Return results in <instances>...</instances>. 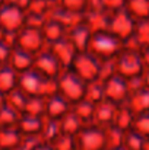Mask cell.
I'll return each mask as SVG.
<instances>
[{
  "instance_id": "603a6c76",
  "label": "cell",
  "mask_w": 149,
  "mask_h": 150,
  "mask_svg": "<svg viewBox=\"0 0 149 150\" xmlns=\"http://www.w3.org/2000/svg\"><path fill=\"white\" fill-rule=\"evenodd\" d=\"M60 125H61V131L72 134V136H78V133L82 130V127L85 125L83 121L70 109L61 120H60Z\"/></svg>"
},
{
  "instance_id": "f546056e",
  "label": "cell",
  "mask_w": 149,
  "mask_h": 150,
  "mask_svg": "<svg viewBox=\"0 0 149 150\" xmlns=\"http://www.w3.org/2000/svg\"><path fill=\"white\" fill-rule=\"evenodd\" d=\"M132 128H135L145 137H149V111H142L136 114Z\"/></svg>"
},
{
  "instance_id": "cb8c5ba5",
  "label": "cell",
  "mask_w": 149,
  "mask_h": 150,
  "mask_svg": "<svg viewBox=\"0 0 149 150\" xmlns=\"http://www.w3.org/2000/svg\"><path fill=\"white\" fill-rule=\"evenodd\" d=\"M61 125H60V120H54V118H47L46 117V121H44V127H43V131L40 134L41 140L51 144L60 134H61Z\"/></svg>"
},
{
  "instance_id": "d6986e66",
  "label": "cell",
  "mask_w": 149,
  "mask_h": 150,
  "mask_svg": "<svg viewBox=\"0 0 149 150\" xmlns=\"http://www.w3.org/2000/svg\"><path fill=\"white\" fill-rule=\"evenodd\" d=\"M95 106L97 103L83 98V99L72 103V111L83 121V124H92L94 117H95Z\"/></svg>"
},
{
  "instance_id": "30bf717a",
  "label": "cell",
  "mask_w": 149,
  "mask_h": 150,
  "mask_svg": "<svg viewBox=\"0 0 149 150\" xmlns=\"http://www.w3.org/2000/svg\"><path fill=\"white\" fill-rule=\"evenodd\" d=\"M44 44H47V41L44 38V34H43L41 28L29 26V28L19 32L18 47H21L24 50L29 51L32 54H37L44 48Z\"/></svg>"
},
{
  "instance_id": "ffe728a7",
  "label": "cell",
  "mask_w": 149,
  "mask_h": 150,
  "mask_svg": "<svg viewBox=\"0 0 149 150\" xmlns=\"http://www.w3.org/2000/svg\"><path fill=\"white\" fill-rule=\"evenodd\" d=\"M22 137L24 134L19 128H10V125L4 127L0 131V146L3 147V150L18 149V146L22 142Z\"/></svg>"
},
{
  "instance_id": "7402d4cb",
  "label": "cell",
  "mask_w": 149,
  "mask_h": 150,
  "mask_svg": "<svg viewBox=\"0 0 149 150\" xmlns=\"http://www.w3.org/2000/svg\"><path fill=\"white\" fill-rule=\"evenodd\" d=\"M19 83V79L16 76V70L12 66H6L0 70V91L3 93H9L13 89H16Z\"/></svg>"
},
{
  "instance_id": "836d02e7",
  "label": "cell",
  "mask_w": 149,
  "mask_h": 150,
  "mask_svg": "<svg viewBox=\"0 0 149 150\" xmlns=\"http://www.w3.org/2000/svg\"><path fill=\"white\" fill-rule=\"evenodd\" d=\"M32 150H54V149H53V146H51V144L46 143V142H41L40 144H37Z\"/></svg>"
},
{
  "instance_id": "4316f807",
  "label": "cell",
  "mask_w": 149,
  "mask_h": 150,
  "mask_svg": "<svg viewBox=\"0 0 149 150\" xmlns=\"http://www.w3.org/2000/svg\"><path fill=\"white\" fill-rule=\"evenodd\" d=\"M85 98L92 100L94 103H98V102L105 99V91H104V82H102V79H97V80L88 82Z\"/></svg>"
},
{
  "instance_id": "8992f818",
  "label": "cell",
  "mask_w": 149,
  "mask_h": 150,
  "mask_svg": "<svg viewBox=\"0 0 149 150\" xmlns=\"http://www.w3.org/2000/svg\"><path fill=\"white\" fill-rule=\"evenodd\" d=\"M82 79L86 82H92L101 77L102 60L94 55L91 51H78L72 66H70Z\"/></svg>"
},
{
  "instance_id": "44dd1931",
  "label": "cell",
  "mask_w": 149,
  "mask_h": 150,
  "mask_svg": "<svg viewBox=\"0 0 149 150\" xmlns=\"http://www.w3.org/2000/svg\"><path fill=\"white\" fill-rule=\"evenodd\" d=\"M132 41L135 42V45H132V47H136V48H142V47L149 45V19H140L136 22L135 34L129 42H132ZM127 45H130V44H127Z\"/></svg>"
},
{
  "instance_id": "9c48e42d",
  "label": "cell",
  "mask_w": 149,
  "mask_h": 150,
  "mask_svg": "<svg viewBox=\"0 0 149 150\" xmlns=\"http://www.w3.org/2000/svg\"><path fill=\"white\" fill-rule=\"evenodd\" d=\"M34 69H37L40 73H43L44 76H47L50 79H54V80H57L58 76L61 74V71L64 70L60 60L56 57V54L50 48H46V50L43 48L40 52L35 54Z\"/></svg>"
},
{
  "instance_id": "9a60e30c",
  "label": "cell",
  "mask_w": 149,
  "mask_h": 150,
  "mask_svg": "<svg viewBox=\"0 0 149 150\" xmlns=\"http://www.w3.org/2000/svg\"><path fill=\"white\" fill-rule=\"evenodd\" d=\"M118 103L113 102L110 99H104L97 103L95 106V117H94V124H98L101 127H108L114 122L115 112H117Z\"/></svg>"
},
{
  "instance_id": "7c38bea8",
  "label": "cell",
  "mask_w": 149,
  "mask_h": 150,
  "mask_svg": "<svg viewBox=\"0 0 149 150\" xmlns=\"http://www.w3.org/2000/svg\"><path fill=\"white\" fill-rule=\"evenodd\" d=\"M72 109V102L66 99L58 91L46 96V117L61 120Z\"/></svg>"
},
{
  "instance_id": "f1b7e54d",
  "label": "cell",
  "mask_w": 149,
  "mask_h": 150,
  "mask_svg": "<svg viewBox=\"0 0 149 150\" xmlns=\"http://www.w3.org/2000/svg\"><path fill=\"white\" fill-rule=\"evenodd\" d=\"M105 134H107V144H108V147H114V146L123 144L124 130L118 128L117 125L111 124V125L105 127Z\"/></svg>"
},
{
  "instance_id": "e0dca14e",
  "label": "cell",
  "mask_w": 149,
  "mask_h": 150,
  "mask_svg": "<svg viewBox=\"0 0 149 150\" xmlns=\"http://www.w3.org/2000/svg\"><path fill=\"white\" fill-rule=\"evenodd\" d=\"M136 112L132 109V106L129 105V102H123L118 103L117 106V112H115V118H114V125H117L121 130H129L133 127V121H135Z\"/></svg>"
},
{
  "instance_id": "1f68e13d",
  "label": "cell",
  "mask_w": 149,
  "mask_h": 150,
  "mask_svg": "<svg viewBox=\"0 0 149 150\" xmlns=\"http://www.w3.org/2000/svg\"><path fill=\"white\" fill-rule=\"evenodd\" d=\"M126 1L127 0H102L104 7L107 10H110V12H114V10H118V9L126 7Z\"/></svg>"
},
{
  "instance_id": "277c9868",
  "label": "cell",
  "mask_w": 149,
  "mask_h": 150,
  "mask_svg": "<svg viewBox=\"0 0 149 150\" xmlns=\"http://www.w3.org/2000/svg\"><path fill=\"white\" fill-rule=\"evenodd\" d=\"M86 85L88 82L82 79L72 67H67L61 71V74L57 79V89L58 92L69 99L72 103L83 99L86 93Z\"/></svg>"
},
{
  "instance_id": "ba28073f",
  "label": "cell",
  "mask_w": 149,
  "mask_h": 150,
  "mask_svg": "<svg viewBox=\"0 0 149 150\" xmlns=\"http://www.w3.org/2000/svg\"><path fill=\"white\" fill-rule=\"evenodd\" d=\"M102 82H104L105 99H110L115 103H123L127 100L129 93H130V83L127 77L115 71L111 76L105 77Z\"/></svg>"
},
{
  "instance_id": "4fadbf2b",
  "label": "cell",
  "mask_w": 149,
  "mask_h": 150,
  "mask_svg": "<svg viewBox=\"0 0 149 150\" xmlns=\"http://www.w3.org/2000/svg\"><path fill=\"white\" fill-rule=\"evenodd\" d=\"M48 48L56 54V57L60 60V63H61V66L64 69L72 66V63H73V60H75V57L78 54L76 47L69 41L67 37H63V38H60V40H57L54 42H50Z\"/></svg>"
},
{
  "instance_id": "d6a6232c",
  "label": "cell",
  "mask_w": 149,
  "mask_h": 150,
  "mask_svg": "<svg viewBox=\"0 0 149 150\" xmlns=\"http://www.w3.org/2000/svg\"><path fill=\"white\" fill-rule=\"evenodd\" d=\"M140 52H142V57H143L145 66H146V67H149V45H146V47H142V48H140Z\"/></svg>"
},
{
  "instance_id": "d4e9b609",
  "label": "cell",
  "mask_w": 149,
  "mask_h": 150,
  "mask_svg": "<svg viewBox=\"0 0 149 150\" xmlns=\"http://www.w3.org/2000/svg\"><path fill=\"white\" fill-rule=\"evenodd\" d=\"M126 9L136 19H149V0H127Z\"/></svg>"
},
{
  "instance_id": "ac0fdd59",
  "label": "cell",
  "mask_w": 149,
  "mask_h": 150,
  "mask_svg": "<svg viewBox=\"0 0 149 150\" xmlns=\"http://www.w3.org/2000/svg\"><path fill=\"white\" fill-rule=\"evenodd\" d=\"M41 31H43V34H44V38H46L47 44H50V42H54V41H57V40L66 37L67 28H66L63 23H60L58 21H56V19H53V18H48V19H46V22L43 23Z\"/></svg>"
},
{
  "instance_id": "8d00e7d4",
  "label": "cell",
  "mask_w": 149,
  "mask_h": 150,
  "mask_svg": "<svg viewBox=\"0 0 149 150\" xmlns=\"http://www.w3.org/2000/svg\"><path fill=\"white\" fill-rule=\"evenodd\" d=\"M143 150H149V137H146V140H145V147Z\"/></svg>"
},
{
  "instance_id": "83f0119b",
  "label": "cell",
  "mask_w": 149,
  "mask_h": 150,
  "mask_svg": "<svg viewBox=\"0 0 149 150\" xmlns=\"http://www.w3.org/2000/svg\"><path fill=\"white\" fill-rule=\"evenodd\" d=\"M54 150H78V142H76V136L67 134V133H61L53 143H51Z\"/></svg>"
},
{
  "instance_id": "8fae6325",
  "label": "cell",
  "mask_w": 149,
  "mask_h": 150,
  "mask_svg": "<svg viewBox=\"0 0 149 150\" xmlns=\"http://www.w3.org/2000/svg\"><path fill=\"white\" fill-rule=\"evenodd\" d=\"M92 34H94V31L91 29V26L85 21H81L79 23H76V25H73L72 28L67 29L66 37L76 47L78 51H86L89 47Z\"/></svg>"
},
{
  "instance_id": "5b68a950",
  "label": "cell",
  "mask_w": 149,
  "mask_h": 150,
  "mask_svg": "<svg viewBox=\"0 0 149 150\" xmlns=\"http://www.w3.org/2000/svg\"><path fill=\"white\" fill-rule=\"evenodd\" d=\"M78 150H107L105 128L98 124H85L76 136Z\"/></svg>"
},
{
  "instance_id": "d590c367",
  "label": "cell",
  "mask_w": 149,
  "mask_h": 150,
  "mask_svg": "<svg viewBox=\"0 0 149 150\" xmlns=\"http://www.w3.org/2000/svg\"><path fill=\"white\" fill-rule=\"evenodd\" d=\"M107 150H129L124 144H120V146H114V147H108Z\"/></svg>"
},
{
  "instance_id": "e575fe53",
  "label": "cell",
  "mask_w": 149,
  "mask_h": 150,
  "mask_svg": "<svg viewBox=\"0 0 149 150\" xmlns=\"http://www.w3.org/2000/svg\"><path fill=\"white\" fill-rule=\"evenodd\" d=\"M142 80L146 86H149V67H145V70L142 73Z\"/></svg>"
},
{
  "instance_id": "6da1fadb",
  "label": "cell",
  "mask_w": 149,
  "mask_h": 150,
  "mask_svg": "<svg viewBox=\"0 0 149 150\" xmlns=\"http://www.w3.org/2000/svg\"><path fill=\"white\" fill-rule=\"evenodd\" d=\"M18 86L28 96H48L58 91L57 80L44 76L34 67L21 73Z\"/></svg>"
},
{
  "instance_id": "2e32d148",
  "label": "cell",
  "mask_w": 149,
  "mask_h": 150,
  "mask_svg": "<svg viewBox=\"0 0 149 150\" xmlns=\"http://www.w3.org/2000/svg\"><path fill=\"white\" fill-rule=\"evenodd\" d=\"M10 58H12V67L16 70V71H26L29 69L34 67V58H35V54L29 52V51L24 50L21 47L15 48V50L10 52Z\"/></svg>"
},
{
  "instance_id": "484cf974",
  "label": "cell",
  "mask_w": 149,
  "mask_h": 150,
  "mask_svg": "<svg viewBox=\"0 0 149 150\" xmlns=\"http://www.w3.org/2000/svg\"><path fill=\"white\" fill-rule=\"evenodd\" d=\"M145 140H146V137L143 134H140L135 128H129V130L124 131L123 144L129 150H143V147H145Z\"/></svg>"
},
{
  "instance_id": "52a82bcc",
  "label": "cell",
  "mask_w": 149,
  "mask_h": 150,
  "mask_svg": "<svg viewBox=\"0 0 149 150\" xmlns=\"http://www.w3.org/2000/svg\"><path fill=\"white\" fill-rule=\"evenodd\" d=\"M136 22L138 21L130 15V12L126 7H123V9L111 12L108 29L115 37H118L123 42H129L135 34Z\"/></svg>"
},
{
  "instance_id": "4dcf8cb0",
  "label": "cell",
  "mask_w": 149,
  "mask_h": 150,
  "mask_svg": "<svg viewBox=\"0 0 149 150\" xmlns=\"http://www.w3.org/2000/svg\"><path fill=\"white\" fill-rule=\"evenodd\" d=\"M60 6L76 13H83L88 7V0H60Z\"/></svg>"
},
{
  "instance_id": "3957f363",
  "label": "cell",
  "mask_w": 149,
  "mask_h": 150,
  "mask_svg": "<svg viewBox=\"0 0 149 150\" xmlns=\"http://www.w3.org/2000/svg\"><path fill=\"white\" fill-rule=\"evenodd\" d=\"M114 63H115V71L118 74L127 77L129 80L142 76V73L146 67L140 48H136V47H132L127 44L115 55Z\"/></svg>"
},
{
  "instance_id": "5bb4252c",
  "label": "cell",
  "mask_w": 149,
  "mask_h": 150,
  "mask_svg": "<svg viewBox=\"0 0 149 150\" xmlns=\"http://www.w3.org/2000/svg\"><path fill=\"white\" fill-rule=\"evenodd\" d=\"M46 117L34 115L29 112H22L18 121V128L22 131L24 136H40L44 127Z\"/></svg>"
},
{
  "instance_id": "7a4b0ae2",
  "label": "cell",
  "mask_w": 149,
  "mask_h": 150,
  "mask_svg": "<svg viewBox=\"0 0 149 150\" xmlns=\"http://www.w3.org/2000/svg\"><path fill=\"white\" fill-rule=\"evenodd\" d=\"M126 42H123L118 37H115L110 29H101L92 34L88 51L97 55L99 60H113L123 50Z\"/></svg>"
}]
</instances>
